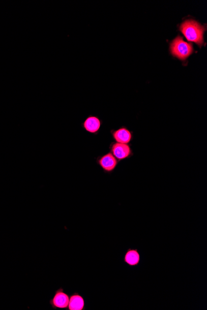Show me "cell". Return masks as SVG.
Instances as JSON below:
<instances>
[{"label":"cell","mask_w":207,"mask_h":310,"mask_svg":"<svg viewBox=\"0 0 207 310\" xmlns=\"http://www.w3.org/2000/svg\"><path fill=\"white\" fill-rule=\"evenodd\" d=\"M180 29L189 42H194L199 46L204 43L203 35L205 28L193 19L186 20L180 25Z\"/></svg>","instance_id":"1"},{"label":"cell","mask_w":207,"mask_h":310,"mask_svg":"<svg viewBox=\"0 0 207 310\" xmlns=\"http://www.w3.org/2000/svg\"><path fill=\"white\" fill-rule=\"evenodd\" d=\"M140 254L137 249H129L124 255L125 263L131 267L137 266L140 264Z\"/></svg>","instance_id":"8"},{"label":"cell","mask_w":207,"mask_h":310,"mask_svg":"<svg viewBox=\"0 0 207 310\" xmlns=\"http://www.w3.org/2000/svg\"><path fill=\"white\" fill-rule=\"evenodd\" d=\"M85 300L83 296L78 292L73 293L70 296V300L68 310H84Z\"/></svg>","instance_id":"9"},{"label":"cell","mask_w":207,"mask_h":310,"mask_svg":"<svg viewBox=\"0 0 207 310\" xmlns=\"http://www.w3.org/2000/svg\"><path fill=\"white\" fill-rule=\"evenodd\" d=\"M70 296L61 287L56 290L49 303L53 309H67L69 306Z\"/></svg>","instance_id":"4"},{"label":"cell","mask_w":207,"mask_h":310,"mask_svg":"<svg viewBox=\"0 0 207 310\" xmlns=\"http://www.w3.org/2000/svg\"><path fill=\"white\" fill-rule=\"evenodd\" d=\"M110 152L119 162L129 159L133 154L131 147L129 144L113 143L109 147Z\"/></svg>","instance_id":"5"},{"label":"cell","mask_w":207,"mask_h":310,"mask_svg":"<svg viewBox=\"0 0 207 310\" xmlns=\"http://www.w3.org/2000/svg\"><path fill=\"white\" fill-rule=\"evenodd\" d=\"M101 125L102 121L97 116L90 115L85 119L82 126L86 132L96 135L100 130Z\"/></svg>","instance_id":"6"},{"label":"cell","mask_w":207,"mask_h":310,"mask_svg":"<svg viewBox=\"0 0 207 310\" xmlns=\"http://www.w3.org/2000/svg\"><path fill=\"white\" fill-rule=\"evenodd\" d=\"M112 136L116 143L129 144L132 141V135L126 128H121L112 131Z\"/></svg>","instance_id":"7"},{"label":"cell","mask_w":207,"mask_h":310,"mask_svg":"<svg viewBox=\"0 0 207 310\" xmlns=\"http://www.w3.org/2000/svg\"><path fill=\"white\" fill-rule=\"evenodd\" d=\"M194 52L191 44L184 41L182 37L178 36L170 44V52L174 57L185 61Z\"/></svg>","instance_id":"2"},{"label":"cell","mask_w":207,"mask_h":310,"mask_svg":"<svg viewBox=\"0 0 207 310\" xmlns=\"http://www.w3.org/2000/svg\"><path fill=\"white\" fill-rule=\"evenodd\" d=\"M96 163L106 174H111L117 168L119 162L111 152H108L96 159Z\"/></svg>","instance_id":"3"}]
</instances>
